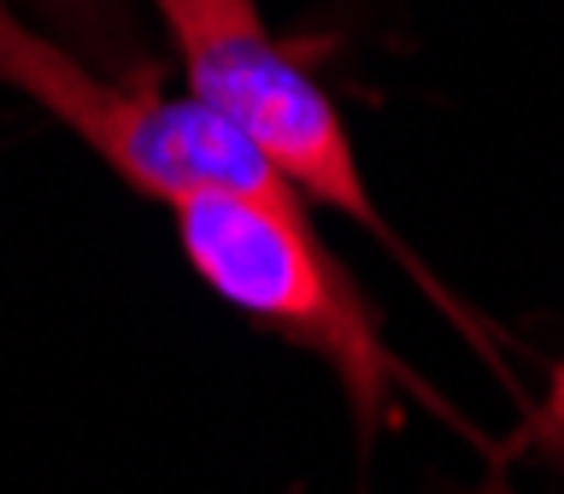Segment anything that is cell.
<instances>
[{
  "instance_id": "3",
  "label": "cell",
  "mask_w": 564,
  "mask_h": 494,
  "mask_svg": "<svg viewBox=\"0 0 564 494\" xmlns=\"http://www.w3.org/2000/svg\"><path fill=\"white\" fill-rule=\"evenodd\" d=\"M0 83L30 95L59 124H70L123 183L153 194V201H183L194 189L294 194L200 100H165L153 88H123L95 77L77 53L35 35L7 0H0Z\"/></svg>"
},
{
  "instance_id": "4",
  "label": "cell",
  "mask_w": 564,
  "mask_h": 494,
  "mask_svg": "<svg viewBox=\"0 0 564 494\" xmlns=\"http://www.w3.org/2000/svg\"><path fill=\"white\" fill-rule=\"evenodd\" d=\"M541 418L564 436V359L553 365V377H546V406H541Z\"/></svg>"
},
{
  "instance_id": "1",
  "label": "cell",
  "mask_w": 564,
  "mask_h": 494,
  "mask_svg": "<svg viewBox=\"0 0 564 494\" xmlns=\"http://www.w3.org/2000/svg\"><path fill=\"white\" fill-rule=\"evenodd\" d=\"M171 212H176V241H183V259L194 265V277L241 318L312 347L341 377L347 406L365 436L382 423L394 395H417L435 412H447L430 395V383H417L394 359L370 300L347 277V265L312 236L294 194L194 189L183 201H171Z\"/></svg>"
},
{
  "instance_id": "2",
  "label": "cell",
  "mask_w": 564,
  "mask_h": 494,
  "mask_svg": "<svg viewBox=\"0 0 564 494\" xmlns=\"http://www.w3.org/2000/svg\"><path fill=\"white\" fill-rule=\"evenodd\" d=\"M148 7L159 12L176 60H183L188 100H200L206 112H218L294 194H312V201L335 206L359 229H370L377 241L394 247V259L423 282V289L441 294L430 282V271H423V265L394 241V229L382 224L329 88L312 83L294 53L264 30L259 0H148ZM441 307L465 324V312H458L447 294H441Z\"/></svg>"
}]
</instances>
